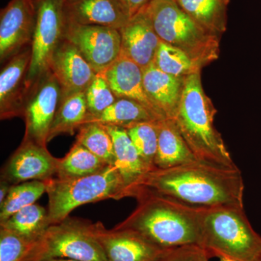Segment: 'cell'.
<instances>
[{"label":"cell","mask_w":261,"mask_h":261,"mask_svg":"<svg viewBox=\"0 0 261 261\" xmlns=\"http://www.w3.org/2000/svg\"><path fill=\"white\" fill-rule=\"evenodd\" d=\"M65 0H37L36 23L32 44L27 88L31 89L50 71V64L57 48L64 39Z\"/></svg>","instance_id":"obj_8"},{"label":"cell","mask_w":261,"mask_h":261,"mask_svg":"<svg viewBox=\"0 0 261 261\" xmlns=\"http://www.w3.org/2000/svg\"><path fill=\"white\" fill-rule=\"evenodd\" d=\"M85 94L89 113L86 122L100 116L118 99L101 73H97Z\"/></svg>","instance_id":"obj_31"},{"label":"cell","mask_w":261,"mask_h":261,"mask_svg":"<svg viewBox=\"0 0 261 261\" xmlns=\"http://www.w3.org/2000/svg\"><path fill=\"white\" fill-rule=\"evenodd\" d=\"M121 56L140 65L142 69L154 63L161 40L152 27L145 8L120 29Z\"/></svg>","instance_id":"obj_16"},{"label":"cell","mask_w":261,"mask_h":261,"mask_svg":"<svg viewBox=\"0 0 261 261\" xmlns=\"http://www.w3.org/2000/svg\"><path fill=\"white\" fill-rule=\"evenodd\" d=\"M202 247L211 256L252 261L261 250V236L252 227L244 207L205 208Z\"/></svg>","instance_id":"obj_5"},{"label":"cell","mask_w":261,"mask_h":261,"mask_svg":"<svg viewBox=\"0 0 261 261\" xmlns=\"http://www.w3.org/2000/svg\"><path fill=\"white\" fill-rule=\"evenodd\" d=\"M161 42L186 53L203 68L219 58L220 37L206 31L173 0H151L145 7Z\"/></svg>","instance_id":"obj_4"},{"label":"cell","mask_w":261,"mask_h":261,"mask_svg":"<svg viewBox=\"0 0 261 261\" xmlns=\"http://www.w3.org/2000/svg\"><path fill=\"white\" fill-rule=\"evenodd\" d=\"M118 1L121 3L130 18H132L147 6L151 0H118Z\"/></svg>","instance_id":"obj_34"},{"label":"cell","mask_w":261,"mask_h":261,"mask_svg":"<svg viewBox=\"0 0 261 261\" xmlns=\"http://www.w3.org/2000/svg\"><path fill=\"white\" fill-rule=\"evenodd\" d=\"M46 192V181H30L12 185L6 200L0 206V222H3L24 207L35 204Z\"/></svg>","instance_id":"obj_28"},{"label":"cell","mask_w":261,"mask_h":261,"mask_svg":"<svg viewBox=\"0 0 261 261\" xmlns=\"http://www.w3.org/2000/svg\"><path fill=\"white\" fill-rule=\"evenodd\" d=\"M153 63L164 73L181 78L201 71L202 68L186 53L163 42Z\"/></svg>","instance_id":"obj_29"},{"label":"cell","mask_w":261,"mask_h":261,"mask_svg":"<svg viewBox=\"0 0 261 261\" xmlns=\"http://www.w3.org/2000/svg\"><path fill=\"white\" fill-rule=\"evenodd\" d=\"M50 225L48 211L42 206L33 204L0 222V228H6L35 243Z\"/></svg>","instance_id":"obj_25"},{"label":"cell","mask_w":261,"mask_h":261,"mask_svg":"<svg viewBox=\"0 0 261 261\" xmlns=\"http://www.w3.org/2000/svg\"><path fill=\"white\" fill-rule=\"evenodd\" d=\"M158 125L159 141L154 168L164 169L198 160L180 133L174 120L165 118Z\"/></svg>","instance_id":"obj_21"},{"label":"cell","mask_w":261,"mask_h":261,"mask_svg":"<svg viewBox=\"0 0 261 261\" xmlns=\"http://www.w3.org/2000/svg\"><path fill=\"white\" fill-rule=\"evenodd\" d=\"M44 261H79V260H71V259L54 258V259H49V260H44Z\"/></svg>","instance_id":"obj_36"},{"label":"cell","mask_w":261,"mask_h":261,"mask_svg":"<svg viewBox=\"0 0 261 261\" xmlns=\"http://www.w3.org/2000/svg\"><path fill=\"white\" fill-rule=\"evenodd\" d=\"M61 99V85L51 71L33 86L24 106L23 141L47 145L51 123Z\"/></svg>","instance_id":"obj_9"},{"label":"cell","mask_w":261,"mask_h":261,"mask_svg":"<svg viewBox=\"0 0 261 261\" xmlns=\"http://www.w3.org/2000/svg\"><path fill=\"white\" fill-rule=\"evenodd\" d=\"M33 2H34V3H36V1H37V0H32Z\"/></svg>","instance_id":"obj_39"},{"label":"cell","mask_w":261,"mask_h":261,"mask_svg":"<svg viewBox=\"0 0 261 261\" xmlns=\"http://www.w3.org/2000/svg\"><path fill=\"white\" fill-rule=\"evenodd\" d=\"M32 0H10L0 14V60L8 61L32 44L36 23Z\"/></svg>","instance_id":"obj_13"},{"label":"cell","mask_w":261,"mask_h":261,"mask_svg":"<svg viewBox=\"0 0 261 261\" xmlns=\"http://www.w3.org/2000/svg\"><path fill=\"white\" fill-rule=\"evenodd\" d=\"M159 121L137 123L126 128L142 162L149 171L154 168L159 141Z\"/></svg>","instance_id":"obj_30"},{"label":"cell","mask_w":261,"mask_h":261,"mask_svg":"<svg viewBox=\"0 0 261 261\" xmlns=\"http://www.w3.org/2000/svg\"><path fill=\"white\" fill-rule=\"evenodd\" d=\"M92 223L68 216L51 224L30 249L23 261L54 258L108 261L91 228Z\"/></svg>","instance_id":"obj_7"},{"label":"cell","mask_w":261,"mask_h":261,"mask_svg":"<svg viewBox=\"0 0 261 261\" xmlns=\"http://www.w3.org/2000/svg\"><path fill=\"white\" fill-rule=\"evenodd\" d=\"M48 216L50 224L61 222L70 212L85 204L98 201L119 200L130 197L129 189L115 166L109 165L99 172L73 179L47 180Z\"/></svg>","instance_id":"obj_6"},{"label":"cell","mask_w":261,"mask_h":261,"mask_svg":"<svg viewBox=\"0 0 261 261\" xmlns=\"http://www.w3.org/2000/svg\"><path fill=\"white\" fill-rule=\"evenodd\" d=\"M49 70L61 85V99L86 92L97 75L77 47L65 38L53 55Z\"/></svg>","instance_id":"obj_15"},{"label":"cell","mask_w":261,"mask_h":261,"mask_svg":"<svg viewBox=\"0 0 261 261\" xmlns=\"http://www.w3.org/2000/svg\"><path fill=\"white\" fill-rule=\"evenodd\" d=\"M211 255L197 245H186L171 249L158 261H209Z\"/></svg>","instance_id":"obj_33"},{"label":"cell","mask_w":261,"mask_h":261,"mask_svg":"<svg viewBox=\"0 0 261 261\" xmlns=\"http://www.w3.org/2000/svg\"><path fill=\"white\" fill-rule=\"evenodd\" d=\"M220 261H238L237 260H234V259L231 258V257H219Z\"/></svg>","instance_id":"obj_37"},{"label":"cell","mask_w":261,"mask_h":261,"mask_svg":"<svg viewBox=\"0 0 261 261\" xmlns=\"http://www.w3.org/2000/svg\"><path fill=\"white\" fill-rule=\"evenodd\" d=\"M252 261H261V250L260 251L258 252V254L255 257V258L253 259Z\"/></svg>","instance_id":"obj_38"},{"label":"cell","mask_w":261,"mask_h":261,"mask_svg":"<svg viewBox=\"0 0 261 261\" xmlns=\"http://www.w3.org/2000/svg\"><path fill=\"white\" fill-rule=\"evenodd\" d=\"M91 228L108 261H158L169 250L132 230L108 229L99 221L91 224Z\"/></svg>","instance_id":"obj_11"},{"label":"cell","mask_w":261,"mask_h":261,"mask_svg":"<svg viewBox=\"0 0 261 261\" xmlns=\"http://www.w3.org/2000/svg\"><path fill=\"white\" fill-rule=\"evenodd\" d=\"M173 1H176H176H177V0H173Z\"/></svg>","instance_id":"obj_40"},{"label":"cell","mask_w":261,"mask_h":261,"mask_svg":"<svg viewBox=\"0 0 261 261\" xmlns=\"http://www.w3.org/2000/svg\"><path fill=\"white\" fill-rule=\"evenodd\" d=\"M65 22L120 29L130 16L118 0H65Z\"/></svg>","instance_id":"obj_17"},{"label":"cell","mask_w":261,"mask_h":261,"mask_svg":"<svg viewBox=\"0 0 261 261\" xmlns=\"http://www.w3.org/2000/svg\"><path fill=\"white\" fill-rule=\"evenodd\" d=\"M88 116L85 92L61 99L51 123L48 142L63 134L73 135L83 126Z\"/></svg>","instance_id":"obj_24"},{"label":"cell","mask_w":261,"mask_h":261,"mask_svg":"<svg viewBox=\"0 0 261 261\" xmlns=\"http://www.w3.org/2000/svg\"><path fill=\"white\" fill-rule=\"evenodd\" d=\"M101 73L117 98H127L140 103L160 119L166 118L150 100L143 83V69L126 57L121 56Z\"/></svg>","instance_id":"obj_18"},{"label":"cell","mask_w":261,"mask_h":261,"mask_svg":"<svg viewBox=\"0 0 261 261\" xmlns=\"http://www.w3.org/2000/svg\"><path fill=\"white\" fill-rule=\"evenodd\" d=\"M185 79L167 74L154 63L143 69L147 96L166 118L174 119L181 102Z\"/></svg>","instance_id":"obj_19"},{"label":"cell","mask_w":261,"mask_h":261,"mask_svg":"<svg viewBox=\"0 0 261 261\" xmlns=\"http://www.w3.org/2000/svg\"><path fill=\"white\" fill-rule=\"evenodd\" d=\"M59 159L46 146L22 141L2 168L1 180L11 185L30 181H47L56 177Z\"/></svg>","instance_id":"obj_12"},{"label":"cell","mask_w":261,"mask_h":261,"mask_svg":"<svg viewBox=\"0 0 261 261\" xmlns=\"http://www.w3.org/2000/svg\"><path fill=\"white\" fill-rule=\"evenodd\" d=\"M34 243L0 228V261H23Z\"/></svg>","instance_id":"obj_32"},{"label":"cell","mask_w":261,"mask_h":261,"mask_svg":"<svg viewBox=\"0 0 261 261\" xmlns=\"http://www.w3.org/2000/svg\"><path fill=\"white\" fill-rule=\"evenodd\" d=\"M11 187L12 185L8 182L1 180V182H0V206L4 203Z\"/></svg>","instance_id":"obj_35"},{"label":"cell","mask_w":261,"mask_h":261,"mask_svg":"<svg viewBox=\"0 0 261 261\" xmlns=\"http://www.w3.org/2000/svg\"><path fill=\"white\" fill-rule=\"evenodd\" d=\"M140 189L197 208L244 207L245 185L237 166H219L197 160L174 167L154 168L141 180L137 191Z\"/></svg>","instance_id":"obj_1"},{"label":"cell","mask_w":261,"mask_h":261,"mask_svg":"<svg viewBox=\"0 0 261 261\" xmlns=\"http://www.w3.org/2000/svg\"><path fill=\"white\" fill-rule=\"evenodd\" d=\"M32 59V47L24 48L8 60L0 74L1 120L23 117L29 94L27 78Z\"/></svg>","instance_id":"obj_14"},{"label":"cell","mask_w":261,"mask_h":261,"mask_svg":"<svg viewBox=\"0 0 261 261\" xmlns=\"http://www.w3.org/2000/svg\"><path fill=\"white\" fill-rule=\"evenodd\" d=\"M64 38L80 51L96 73H102L121 56L120 30L65 22Z\"/></svg>","instance_id":"obj_10"},{"label":"cell","mask_w":261,"mask_h":261,"mask_svg":"<svg viewBox=\"0 0 261 261\" xmlns=\"http://www.w3.org/2000/svg\"><path fill=\"white\" fill-rule=\"evenodd\" d=\"M75 142L84 146L108 165L115 166L116 158L112 137L100 123L90 122L81 126Z\"/></svg>","instance_id":"obj_27"},{"label":"cell","mask_w":261,"mask_h":261,"mask_svg":"<svg viewBox=\"0 0 261 261\" xmlns=\"http://www.w3.org/2000/svg\"><path fill=\"white\" fill-rule=\"evenodd\" d=\"M137 207L115 226L140 233L164 250L186 245L202 247V221L205 208L140 189L136 194Z\"/></svg>","instance_id":"obj_2"},{"label":"cell","mask_w":261,"mask_h":261,"mask_svg":"<svg viewBox=\"0 0 261 261\" xmlns=\"http://www.w3.org/2000/svg\"><path fill=\"white\" fill-rule=\"evenodd\" d=\"M108 166L109 165L103 160L75 142L65 158L60 159L56 178L73 179L84 177L99 172Z\"/></svg>","instance_id":"obj_26"},{"label":"cell","mask_w":261,"mask_h":261,"mask_svg":"<svg viewBox=\"0 0 261 261\" xmlns=\"http://www.w3.org/2000/svg\"><path fill=\"white\" fill-rule=\"evenodd\" d=\"M176 3L207 32L219 37L226 32L229 0H177Z\"/></svg>","instance_id":"obj_22"},{"label":"cell","mask_w":261,"mask_h":261,"mask_svg":"<svg viewBox=\"0 0 261 261\" xmlns=\"http://www.w3.org/2000/svg\"><path fill=\"white\" fill-rule=\"evenodd\" d=\"M217 110L205 94L201 71L188 75L175 117L180 133L200 161L223 166H237L221 134L214 126Z\"/></svg>","instance_id":"obj_3"},{"label":"cell","mask_w":261,"mask_h":261,"mask_svg":"<svg viewBox=\"0 0 261 261\" xmlns=\"http://www.w3.org/2000/svg\"><path fill=\"white\" fill-rule=\"evenodd\" d=\"M161 120L140 103L127 98H118L100 116L88 120L86 123L96 122L105 126L127 128L137 123Z\"/></svg>","instance_id":"obj_23"},{"label":"cell","mask_w":261,"mask_h":261,"mask_svg":"<svg viewBox=\"0 0 261 261\" xmlns=\"http://www.w3.org/2000/svg\"><path fill=\"white\" fill-rule=\"evenodd\" d=\"M105 127L112 137L116 158L115 166L129 189L130 197L135 198L139 184L149 170L142 162L126 128L115 126Z\"/></svg>","instance_id":"obj_20"}]
</instances>
